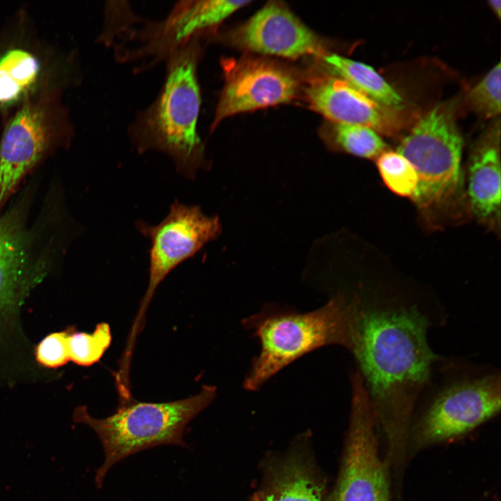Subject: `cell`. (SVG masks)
Instances as JSON below:
<instances>
[{
	"label": "cell",
	"instance_id": "1",
	"mask_svg": "<svg viewBox=\"0 0 501 501\" xmlns=\"http://www.w3.org/2000/svg\"><path fill=\"white\" fill-rule=\"evenodd\" d=\"M354 355L395 470L406 462L413 411L437 359L427 331L428 318L415 305L364 303L353 296Z\"/></svg>",
	"mask_w": 501,
	"mask_h": 501
},
{
	"label": "cell",
	"instance_id": "2",
	"mask_svg": "<svg viewBox=\"0 0 501 501\" xmlns=\"http://www.w3.org/2000/svg\"><path fill=\"white\" fill-rule=\"evenodd\" d=\"M200 37L192 38L166 57V77L159 95L139 112L129 129L140 152H164L175 163L177 173L190 180L207 167L205 145L197 130L201 106L197 74Z\"/></svg>",
	"mask_w": 501,
	"mask_h": 501
},
{
	"label": "cell",
	"instance_id": "3",
	"mask_svg": "<svg viewBox=\"0 0 501 501\" xmlns=\"http://www.w3.org/2000/svg\"><path fill=\"white\" fill-rule=\"evenodd\" d=\"M242 324L260 342V352L243 383L246 390L256 391L287 365L317 349L339 345L351 351L353 301L339 293L309 312L267 305L246 317Z\"/></svg>",
	"mask_w": 501,
	"mask_h": 501
},
{
	"label": "cell",
	"instance_id": "4",
	"mask_svg": "<svg viewBox=\"0 0 501 501\" xmlns=\"http://www.w3.org/2000/svg\"><path fill=\"white\" fill-rule=\"evenodd\" d=\"M214 386L204 385L197 395L163 403H123L111 415L97 418L84 406L75 408L73 420L92 429L104 451V461L97 469L95 486L102 488L111 468L129 456L161 446L189 447L184 439L187 424L214 399Z\"/></svg>",
	"mask_w": 501,
	"mask_h": 501
},
{
	"label": "cell",
	"instance_id": "5",
	"mask_svg": "<svg viewBox=\"0 0 501 501\" xmlns=\"http://www.w3.org/2000/svg\"><path fill=\"white\" fill-rule=\"evenodd\" d=\"M463 142L451 112L438 106L422 116L401 141L397 152L414 168L418 185L412 199L428 208L457 191Z\"/></svg>",
	"mask_w": 501,
	"mask_h": 501
},
{
	"label": "cell",
	"instance_id": "6",
	"mask_svg": "<svg viewBox=\"0 0 501 501\" xmlns=\"http://www.w3.org/2000/svg\"><path fill=\"white\" fill-rule=\"evenodd\" d=\"M500 411L498 373L452 381L439 391L411 426L408 450L418 451L461 437Z\"/></svg>",
	"mask_w": 501,
	"mask_h": 501
},
{
	"label": "cell",
	"instance_id": "7",
	"mask_svg": "<svg viewBox=\"0 0 501 501\" xmlns=\"http://www.w3.org/2000/svg\"><path fill=\"white\" fill-rule=\"evenodd\" d=\"M26 220L22 206L0 214V347L21 334V308L52 264L50 251L38 246Z\"/></svg>",
	"mask_w": 501,
	"mask_h": 501
},
{
	"label": "cell",
	"instance_id": "8",
	"mask_svg": "<svg viewBox=\"0 0 501 501\" xmlns=\"http://www.w3.org/2000/svg\"><path fill=\"white\" fill-rule=\"evenodd\" d=\"M67 129L56 93L47 87L18 106L0 141V212L24 176Z\"/></svg>",
	"mask_w": 501,
	"mask_h": 501
},
{
	"label": "cell",
	"instance_id": "9",
	"mask_svg": "<svg viewBox=\"0 0 501 501\" xmlns=\"http://www.w3.org/2000/svg\"><path fill=\"white\" fill-rule=\"evenodd\" d=\"M351 381L346 447L331 501H392L390 468L379 454L373 405L361 377L353 375Z\"/></svg>",
	"mask_w": 501,
	"mask_h": 501
},
{
	"label": "cell",
	"instance_id": "10",
	"mask_svg": "<svg viewBox=\"0 0 501 501\" xmlns=\"http://www.w3.org/2000/svg\"><path fill=\"white\" fill-rule=\"evenodd\" d=\"M139 232L150 241L149 281L142 308L176 267L193 257L221 233L218 217L206 215L199 205L175 200L166 216L155 225L138 221Z\"/></svg>",
	"mask_w": 501,
	"mask_h": 501
},
{
	"label": "cell",
	"instance_id": "11",
	"mask_svg": "<svg viewBox=\"0 0 501 501\" xmlns=\"http://www.w3.org/2000/svg\"><path fill=\"white\" fill-rule=\"evenodd\" d=\"M224 86L211 132L225 118L237 113L287 103L296 96L299 82L287 68L271 61L224 60Z\"/></svg>",
	"mask_w": 501,
	"mask_h": 501
},
{
	"label": "cell",
	"instance_id": "12",
	"mask_svg": "<svg viewBox=\"0 0 501 501\" xmlns=\"http://www.w3.org/2000/svg\"><path fill=\"white\" fill-rule=\"evenodd\" d=\"M251 1H182L163 19L145 22L132 36L139 45L125 51V61L150 58L152 63L165 60L174 50L192 38L221 23Z\"/></svg>",
	"mask_w": 501,
	"mask_h": 501
},
{
	"label": "cell",
	"instance_id": "13",
	"mask_svg": "<svg viewBox=\"0 0 501 501\" xmlns=\"http://www.w3.org/2000/svg\"><path fill=\"white\" fill-rule=\"evenodd\" d=\"M225 40L253 52L287 58L326 54L321 38L287 7L269 2Z\"/></svg>",
	"mask_w": 501,
	"mask_h": 501
},
{
	"label": "cell",
	"instance_id": "14",
	"mask_svg": "<svg viewBox=\"0 0 501 501\" xmlns=\"http://www.w3.org/2000/svg\"><path fill=\"white\" fill-rule=\"evenodd\" d=\"M305 93L311 109L335 123L364 125L389 134L398 129L394 111L336 75L314 79Z\"/></svg>",
	"mask_w": 501,
	"mask_h": 501
},
{
	"label": "cell",
	"instance_id": "15",
	"mask_svg": "<svg viewBox=\"0 0 501 501\" xmlns=\"http://www.w3.org/2000/svg\"><path fill=\"white\" fill-rule=\"evenodd\" d=\"M488 140L474 151L469 166L468 196L474 213L482 220L498 218L500 205L499 143Z\"/></svg>",
	"mask_w": 501,
	"mask_h": 501
},
{
	"label": "cell",
	"instance_id": "16",
	"mask_svg": "<svg viewBox=\"0 0 501 501\" xmlns=\"http://www.w3.org/2000/svg\"><path fill=\"white\" fill-rule=\"evenodd\" d=\"M39 58L21 48L0 51V110L20 105L47 86Z\"/></svg>",
	"mask_w": 501,
	"mask_h": 501
},
{
	"label": "cell",
	"instance_id": "17",
	"mask_svg": "<svg viewBox=\"0 0 501 501\" xmlns=\"http://www.w3.org/2000/svg\"><path fill=\"white\" fill-rule=\"evenodd\" d=\"M324 486L299 457L287 460L274 472L262 501H323Z\"/></svg>",
	"mask_w": 501,
	"mask_h": 501
},
{
	"label": "cell",
	"instance_id": "18",
	"mask_svg": "<svg viewBox=\"0 0 501 501\" xmlns=\"http://www.w3.org/2000/svg\"><path fill=\"white\" fill-rule=\"evenodd\" d=\"M322 58L336 76L374 101L394 111L403 108L401 96L372 67L335 54Z\"/></svg>",
	"mask_w": 501,
	"mask_h": 501
},
{
	"label": "cell",
	"instance_id": "19",
	"mask_svg": "<svg viewBox=\"0 0 501 501\" xmlns=\"http://www.w3.org/2000/svg\"><path fill=\"white\" fill-rule=\"evenodd\" d=\"M326 141L333 149L366 159L377 158L385 147L375 130L360 125L335 123Z\"/></svg>",
	"mask_w": 501,
	"mask_h": 501
},
{
	"label": "cell",
	"instance_id": "20",
	"mask_svg": "<svg viewBox=\"0 0 501 501\" xmlns=\"http://www.w3.org/2000/svg\"><path fill=\"white\" fill-rule=\"evenodd\" d=\"M379 173L385 184L395 193L412 197L418 185L416 172L397 151H383L376 159Z\"/></svg>",
	"mask_w": 501,
	"mask_h": 501
},
{
	"label": "cell",
	"instance_id": "21",
	"mask_svg": "<svg viewBox=\"0 0 501 501\" xmlns=\"http://www.w3.org/2000/svg\"><path fill=\"white\" fill-rule=\"evenodd\" d=\"M111 342L107 323L98 324L91 333L76 332L73 328L68 338L70 360L79 365L90 366L100 360Z\"/></svg>",
	"mask_w": 501,
	"mask_h": 501
},
{
	"label": "cell",
	"instance_id": "22",
	"mask_svg": "<svg viewBox=\"0 0 501 501\" xmlns=\"http://www.w3.org/2000/svg\"><path fill=\"white\" fill-rule=\"evenodd\" d=\"M500 63L495 65L469 92L468 101L472 108L486 117L500 113Z\"/></svg>",
	"mask_w": 501,
	"mask_h": 501
},
{
	"label": "cell",
	"instance_id": "23",
	"mask_svg": "<svg viewBox=\"0 0 501 501\" xmlns=\"http://www.w3.org/2000/svg\"><path fill=\"white\" fill-rule=\"evenodd\" d=\"M72 329L51 333L38 344L34 355L40 366L56 369L64 366L70 360L68 338Z\"/></svg>",
	"mask_w": 501,
	"mask_h": 501
},
{
	"label": "cell",
	"instance_id": "24",
	"mask_svg": "<svg viewBox=\"0 0 501 501\" xmlns=\"http://www.w3.org/2000/svg\"><path fill=\"white\" fill-rule=\"evenodd\" d=\"M489 6L498 17H500L501 13V1L500 0H489L488 1Z\"/></svg>",
	"mask_w": 501,
	"mask_h": 501
},
{
	"label": "cell",
	"instance_id": "25",
	"mask_svg": "<svg viewBox=\"0 0 501 501\" xmlns=\"http://www.w3.org/2000/svg\"><path fill=\"white\" fill-rule=\"evenodd\" d=\"M253 501H262L260 495H257Z\"/></svg>",
	"mask_w": 501,
	"mask_h": 501
}]
</instances>
